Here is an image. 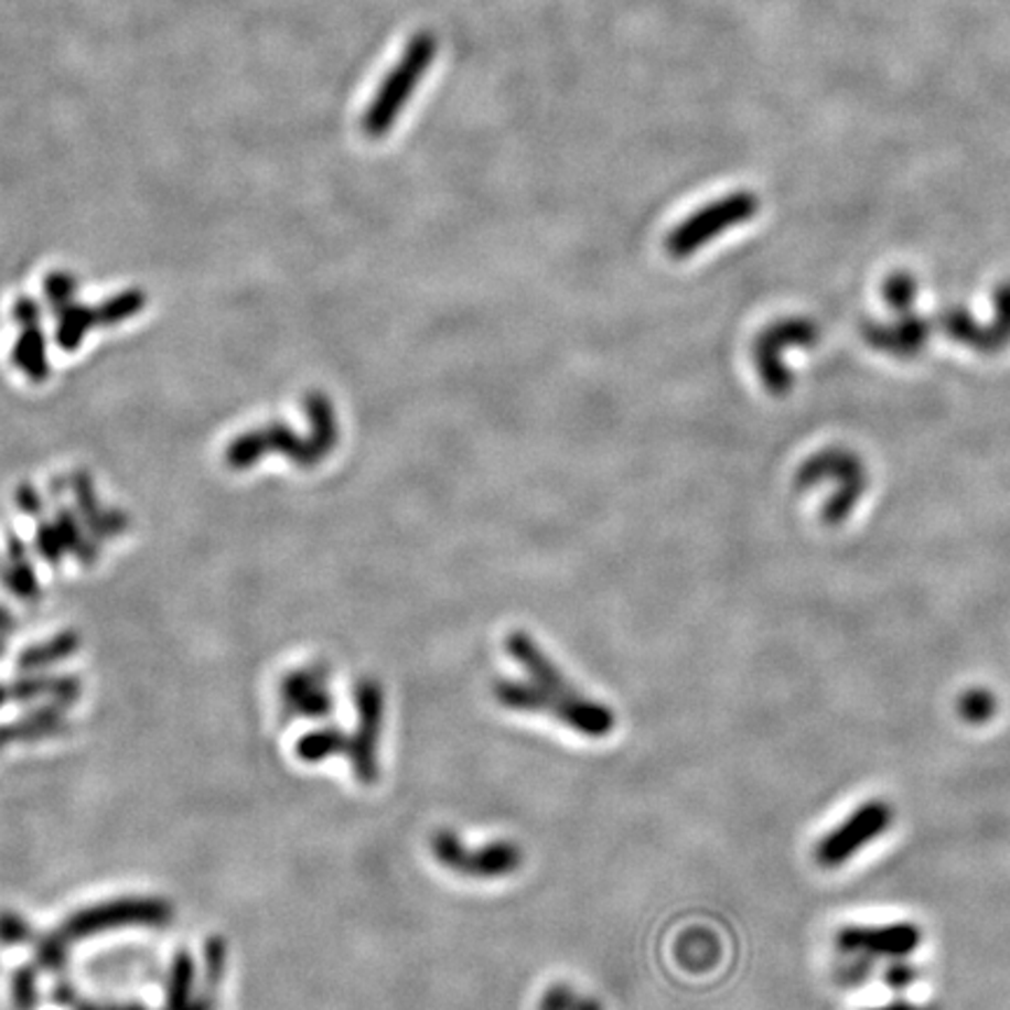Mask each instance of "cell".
I'll list each match as a JSON object with an SVG mask.
<instances>
[{
    "instance_id": "obj_13",
    "label": "cell",
    "mask_w": 1010,
    "mask_h": 1010,
    "mask_svg": "<svg viewBox=\"0 0 1010 1010\" xmlns=\"http://www.w3.org/2000/svg\"><path fill=\"white\" fill-rule=\"evenodd\" d=\"M870 1010H920V1008H915L910 1001H893V1003H887L882 1008H870Z\"/></svg>"
},
{
    "instance_id": "obj_12",
    "label": "cell",
    "mask_w": 1010,
    "mask_h": 1010,
    "mask_svg": "<svg viewBox=\"0 0 1010 1010\" xmlns=\"http://www.w3.org/2000/svg\"><path fill=\"white\" fill-rule=\"evenodd\" d=\"M917 980V968L915 966H910L907 961L903 959H896L893 961L889 968H887V974H884V982L891 987V989H905L910 987L912 982Z\"/></svg>"
},
{
    "instance_id": "obj_5",
    "label": "cell",
    "mask_w": 1010,
    "mask_h": 1010,
    "mask_svg": "<svg viewBox=\"0 0 1010 1010\" xmlns=\"http://www.w3.org/2000/svg\"><path fill=\"white\" fill-rule=\"evenodd\" d=\"M891 821H893V812L889 803L870 801L861 805L817 845V863L824 868L845 866L853 853H859L872 840H878L880 835H884Z\"/></svg>"
},
{
    "instance_id": "obj_14",
    "label": "cell",
    "mask_w": 1010,
    "mask_h": 1010,
    "mask_svg": "<svg viewBox=\"0 0 1010 1010\" xmlns=\"http://www.w3.org/2000/svg\"><path fill=\"white\" fill-rule=\"evenodd\" d=\"M922 1010H938V1006H928V1008H922Z\"/></svg>"
},
{
    "instance_id": "obj_10",
    "label": "cell",
    "mask_w": 1010,
    "mask_h": 1010,
    "mask_svg": "<svg viewBox=\"0 0 1010 1010\" xmlns=\"http://www.w3.org/2000/svg\"><path fill=\"white\" fill-rule=\"evenodd\" d=\"M997 709V699L992 692H987L982 688L976 690H966L959 699V713L964 721L968 723H985L989 718L995 716Z\"/></svg>"
},
{
    "instance_id": "obj_3",
    "label": "cell",
    "mask_w": 1010,
    "mask_h": 1010,
    "mask_svg": "<svg viewBox=\"0 0 1010 1010\" xmlns=\"http://www.w3.org/2000/svg\"><path fill=\"white\" fill-rule=\"evenodd\" d=\"M438 54V35L433 31H419L407 41L398 64L386 73L377 87L373 101L363 112V133L367 139H384L398 122L402 108L412 99L415 89L423 80V73L431 68Z\"/></svg>"
},
{
    "instance_id": "obj_4",
    "label": "cell",
    "mask_w": 1010,
    "mask_h": 1010,
    "mask_svg": "<svg viewBox=\"0 0 1010 1010\" xmlns=\"http://www.w3.org/2000/svg\"><path fill=\"white\" fill-rule=\"evenodd\" d=\"M433 857L447 870L461 878L498 880L522 868L524 851L513 840H494L482 847H469L454 830H440L431 840Z\"/></svg>"
},
{
    "instance_id": "obj_9",
    "label": "cell",
    "mask_w": 1010,
    "mask_h": 1010,
    "mask_svg": "<svg viewBox=\"0 0 1010 1010\" xmlns=\"http://www.w3.org/2000/svg\"><path fill=\"white\" fill-rule=\"evenodd\" d=\"M538 1010H604L599 1001L590 997H580L567 982H557L546 989V995L538 1001Z\"/></svg>"
},
{
    "instance_id": "obj_11",
    "label": "cell",
    "mask_w": 1010,
    "mask_h": 1010,
    "mask_svg": "<svg viewBox=\"0 0 1010 1010\" xmlns=\"http://www.w3.org/2000/svg\"><path fill=\"white\" fill-rule=\"evenodd\" d=\"M845 957L847 961H842L838 970H835V974H838V980L847 987H857V985L868 982L872 976V959L863 955H845Z\"/></svg>"
},
{
    "instance_id": "obj_7",
    "label": "cell",
    "mask_w": 1010,
    "mask_h": 1010,
    "mask_svg": "<svg viewBox=\"0 0 1010 1010\" xmlns=\"http://www.w3.org/2000/svg\"><path fill=\"white\" fill-rule=\"evenodd\" d=\"M749 213V202L740 200H726L721 204H713L705 211H699L697 216L688 218L681 227L674 229L667 237V253L674 258H686L692 250L702 246L709 237H716L718 232L726 229L730 223L744 218Z\"/></svg>"
},
{
    "instance_id": "obj_8",
    "label": "cell",
    "mask_w": 1010,
    "mask_h": 1010,
    "mask_svg": "<svg viewBox=\"0 0 1010 1010\" xmlns=\"http://www.w3.org/2000/svg\"><path fill=\"white\" fill-rule=\"evenodd\" d=\"M286 702L298 716H327L333 695L327 688V671L323 667L302 669L286 681Z\"/></svg>"
},
{
    "instance_id": "obj_6",
    "label": "cell",
    "mask_w": 1010,
    "mask_h": 1010,
    "mask_svg": "<svg viewBox=\"0 0 1010 1010\" xmlns=\"http://www.w3.org/2000/svg\"><path fill=\"white\" fill-rule=\"evenodd\" d=\"M922 945V928L910 922L882 926H845L835 936L842 955H863L870 959H905Z\"/></svg>"
},
{
    "instance_id": "obj_1",
    "label": "cell",
    "mask_w": 1010,
    "mask_h": 1010,
    "mask_svg": "<svg viewBox=\"0 0 1010 1010\" xmlns=\"http://www.w3.org/2000/svg\"><path fill=\"white\" fill-rule=\"evenodd\" d=\"M505 648L524 676L494 684V697L503 709L550 716L588 740H604L615 730L613 709L576 688L529 632H511Z\"/></svg>"
},
{
    "instance_id": "obj_2",
    "label": "cell",
    "mask_w": 1010,
    "mask_h": 1010,
    "mask_svg": "<svg viewBox=\"0 0 1010 1010\" xmlns=\"http://www.w3.org/2000/svg\"><path fill=\"white\" fill-rule=\"evenodd\" d=\"M356 732L346 737L340 728H325L307 734L298 744V755L307 763L325 761L330 755H346L354 776L363 786L379 782V744L384 732V688L377 678H363L356 688Z\"/></svg>"
}]
</instances>
